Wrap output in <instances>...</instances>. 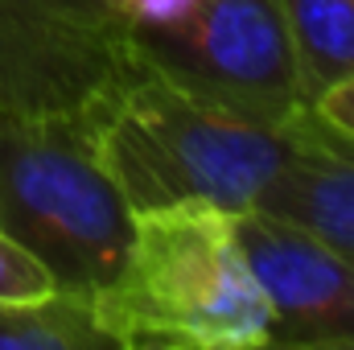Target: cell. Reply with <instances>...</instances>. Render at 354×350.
Segmentation results:
<instances>
[{
    "label": "cell",
    "instance_id": "obj_11",
    "mask_svg": "<svg viewBox=\"0 0 354 350\" xmlns=\"http://www.w3.org/2000/svg\"><path fill=\"white\" fill-rule=\"evenodd\" d=\"M330 132H338V136H346L354 145V75L351 79H342V83H334L330 91H322L317 99H313V107H309Z\"/></svg>",
    "mask_w": 354,
    "mask_h": 350
},
{
    "label": "cell",
    "instance_id": "obj_4",
    "mask_svg": "<svg viewBox=\"0 0 354 350\" xmlns=\"http://www.w3.org/2000/svg\"><path fill=\"white\" fill-rule=\"evenodd\" d=\"M140 71L264 124L305 107L276 0H132Z\"/></svg>",
    "mask_w": 354,
    "mask_h": 350
},
{
    "label": "cell",
    "instance_id": "obj_10",
    "mask_svg": "<svg viewBox=\"0 0 354 350\" xmlns=\"http://www.w3.org/2000/svg\"><path fill=\"white\" fill-rule=\"evenodd\" d=\"M54 293H58L54 276L25 248H17L8 235H0V301H41Z\"/></svg>",
    "mask_w": 354,
    "mask_h": 350
},
{
    "label": "cell",
    "instance_id": "obj_5",
    "mask_svg": "<svg viewBox=\"0 0 354 350\" xmlns=\"http://www.w3.org/2000/svg\"><path fill=\"white\" fill-rule=\"evenodd\" d=\"M132 75V0H0V120H83Z\"/></svg>",
    "mask_w": 354,
    "mask_h": 350
},
{
    "label": "cell",
    "instance_id": "obj_9",
    "mask_svg": "<svg viewBox=\"0 0 354 350\" xmlns=\"http://www.w3.org/2000/svg\"><path fill=\"white\" fill-rule=\"evenodd\" d=\"M0 350H111L91 317V301L54 293L41 301H0Z\"/></svg>",
    "mask_w": 354,
    "mask_h": 350
},
{
    "label": "cell",
    "instance_id": "obj_2",
    "mask_svg": "<svg viewBox=\"0 0 354 350\" xmlns=\"http://www.w3.org/2000/svg\"><path fill=\"white\" fill-rule=\"evenodd\" d=\"M91 157L132 214L177 202L252 210L292 153L297 120L264 124L140 71L83 116Z\"/></svg>",
    "mask_w": 354,
    "mask_h": 350
},
{
    "label": "cell",
    "instance_id": "obj_3",
    "mask_svg": "<svg viewBox=\"0 0 354 350\" xmlns=\"http://www.w3.org/2000/svg\"><path fill=\"white\" fill-rule=\"evenodd\" d=\"M0 235L83 297L132 239V210L91 157L83 120H0Z\"/></svg>",
    "mask_w": 354,
    "mask_h": 350
},
{
    "label": "cell",
    "instance_id": "obj_7",
    "mask_svg": "<svg viewBox=\"0 0 354 350\" xmlns=\"http://www.w3.org/2000/svg\"><path fill=\"white\" fill-rule=\"evenodd\" d=\"M256 210L276 214L354 260V145L313 111L297 116V140Z\"/></svg>",
    "mask_w": 354,
    "mask_h": 350
},
{
    "label": "cell",
    "instance_id": "obj_6",
    "mask_svg": "<svg viewBox=\"0 0 354 350\" xmlns=\"http://www.w3.org/2000/svg\"><path fill=\"white\" fill-rule=\"evenodd\" d=\"M235 231L272 313L268 347L354 350L351 256L256 206L235 214Z\"/></svg>",
    "mask_w": 354,
    "mask_h": 350
},
{
    "label": "cell",
    "instance_id": "obj_8",
    "mask_svg": "<svg viewBox=\"0 0 354 350\" xmlns=\"http://www.w3.org/2000/svg\"><path fill=\"white\" fill-rule=\"evenodd\" d=\"M305 107L354 75V0H276Z\"/></svg>",
    "mask_w": 354,
    "mask_h": 350
},
{
    "label": "cell",
    "instance_id": "obj_1",
    "mask_svg": "<svg viewBox=\"0 0 354 350\" xmlns=\"http://www.w3.org/2000/svg\"><path fill=\"white\" fill-rule=\"evenodd\" d=\"M91 317L111 350H260L268 301L243 256L235 214L177 202L132 214V239Z\"/></svg>",
    "mask_w": 354,
    "mask_h": 350
}]
</instances>
